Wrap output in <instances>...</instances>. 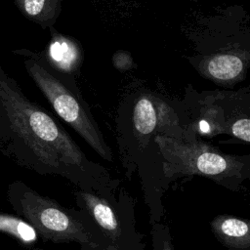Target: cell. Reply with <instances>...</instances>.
Returning a JSON list of instances; mask_svg holds the SVG:
<instances>
[{
    "label": "cell",
    "mask_w": 250,
    "mask_h": 250,
    "mask_svg": "<svg viewBox=\"0 0 250 250\" xmlns=\"http://www.w3.org/2000/svg\"><path fill=\"white\" fill-rule=\"evenodd\" d=\"M0 151L47 172L84 170L85 154L56 118L24 95L0 64Z\"/></svg>",
    "instance_id": "cell-1"
},
{
    "label": "cell",
    "mask_w": 250,
    "mask_h": 250,
    "mask_svg": "<svg viewBox=\"0 0 250 250\" xmlns=\"http://www.w3.org/2000/svg\"><path fill=\"white\" fill-rule=\"evenodd\" d=\"M13 54L22 58L27 74L56 113L74 129L100 156L111 161V149L106 145L88 104L81 96L75 78L52 69L30 50H14Z\"/></svg>",
    "instance_id": "cell-2"
},
{
    "label": "cell",
    "mask_w": 250,
    "mask_h": 250,
    "mask_svg": "<svg viewBox=\"0 0 250 250\" xmlns=\"http://www.w3.org/2000/svg\"><path fill=\"white\" fill-rule=\"evenodd\" d=\"M155 143L163 159V173L169 178L197 175L223 184L242 180L248 169L247 159L223 153L197 140L157 134Z\"/></svg>",
    "instance_id": "cell-3"
},
{
    "label": "cell",
    "mask_w": 250,
    "mask_h": 250,
    "mask_svg": "<svg viewBox=\"0 0 250 250\" xmlns=\"http://www.w3.org/2000/svg\"><path fill=\"white\" fill-rule=\"evenodd\" d=\"M21 214L42 234L55 240H80L86 236L83 228L54 202L33 191L19 199Z\"/></svg>",
    "instance_id": "cell-4"
},
{
    "label": "cell",
    "mask_w": 250,
    "mask_h": 250,
    "mask_svg": "<svg viewBox=\"0 0 250 250\" xmlns=\"http://www.w3.org/2000/svg\"><path fill=\"white\" fill-rule=\"evenodd\" d=\"M51 39L41 53L34 55L52 69L71 76L79 74L83 61V50L78 41L50 27Z\"/></svg>",
    "instance_id": "cell-5"
},
{
    "label": "cell",
    "mask_w": 250,
    "mask_h": 250,
    "mask_svg": "<svg viewBox=\"0 0 250 250\" xmlns=\"http://www.w3.org/2000/svg\"><path fill=\"white\" fill-rule=\"evenodd\" d=\"M202 75L214 82L228 83L242 79L245 63L242 59L232 53L217 54L205 59L201 63Z\"/></svg>",
    "instance_id": "cell-6"
},
{
    "label": "cell",
    "mask_w": 250,
    "mask_h": 250,
    "mask_svg": "<svg viewBox=\"0 0 250 250\" xmlns=\"http://www.w3.org/2000/svg\"><path fill=\"white\" fill-rule=\"evenodd\" d=\"M19 12L41 28L53 27L62 8V0H13Z\"/></svg>",
    "instance_id": "cell-7"
},
{
    "label": "cell",
    "mask_w": 250,
    "mask_h": 250,
    "mask_svg": "<svg viewBox=\"0 0 250 250\" xmlns=\"http://www.w3.org/2000/svg\"><path fill=\"white\" fill-rule=\"evenodd\" d=\"M212 228L226 245L235 249L249 247V225L245 221L233 217H220L213 222Z\"/></svg>",
    "instance_id": "cell-8"
},
{
    "label": "cell",
    "mask_w": 250,
    "mask_h": 250,
    "mask_svg": "<svg viewBox=\"0 0 250 250\" xmlns=\"http://www.w3.org/2000/svg\"><path fill=\"white\" fill-rule=\"evenodd\" d=\"M163 104H156V100L150 97L140 98L134 107L133 123L136 131L141 135H149L162 125V116L167 110Z\"/></svg>",
    "instance_id": "cell-9"
},
{
    "label": "cell",
    "mask_w": 250,
    "mask_h": 250,
    "mask_svg": "<svg viewBox=\"0 0 250 250\" xmlns=\"http://www.w3.org/2000/svg\"><path fill=\"white\" fill-rule=\"evenodd\" d=\"M83 198L93 217L104 229L109 232H115L118 229L117 219L107 204L89 193H84Z\"/></svg>",
    "instance_id": "cell-10"
},
{
    "label": "cell",
    "mask_w": 250,
    "mask_h": 250,
    "mask_svg": "<svg viewBox=\"0 0 250 250\" xmlns=\"http://www.w3.org/2000/svg\"><path fill=\"white\" fill-rule=\"evenodd\" d=\"M0 230L10 233L23 242H32L36 239L35 229L25 222L8 215H0Z\"/></svg>",
    "instance_id": "cell-11"
},
{
    "label": "cell",
    "mask_w": 250,
    "mask_h": 250,
    "mask_svg": "<svg viewBox=\"0 0 250 250\" xmlns=\"http://www.w3.org/2000/svg\"><path fill=\"white\" fill-rule=\"evenodd\" d=\"M230 134L245 143L250 142V119L248 117L237 118L232 121L229 128Z\"/></svg>",
    "instance_id": "cell-12"
},
{
    "label": "cell",
    "mask_w": 250,
    "mask_h": 250,
    "mask_svg": "<svg viewBox=\"0 0 250 250\" xmlns=\"http://www.w3.org/2000/svg\"><path fill=\"white\" fill-rule=\"evenodd\" d=\"M163 250H173V247L168 241H165V244L163 245Z\"/></svg>",
    "instance_id": "cell-13"
}]
</instances>
